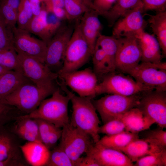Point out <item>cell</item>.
I'll list each match as a JSON object with an SVG mask.
<instances>
[{
  "label": "cell",
  "mask_w": 166,
  "mask_h": 166,
  "mask_svg": "<svg viewBox=\"0 0 166 166\" xmlns=\"http://www.w3.org/2000/svg\"><path fill=\"white\" fill-rule=\"evenodd\" d=\"M58 85L70 97L73 110L70 124L89 135L94 143H97L100 139V122L92 99L76 95L62 81L59 82Z\"/></svg>",
  "instance_id": "6da1fadb"
},
{
  "label": "cell",
  "mask_w": 166,
  "mask_h": 166,
  "mask_svg": "<svg viewBox=\"0 0 166 166\" xmlns=\"http://www.w3.org/2000/svg\"><path fill=\"white\" fill-rule=\"evenodd\" d=\"M51 95L43 100L35 110L26 115L44 120L61 128L70 122L68 106L70 97L67 93L63 95L58 88Z\"/></svg>",
  "instance_id": "7a4b0ae2"
},
{
  "label": "cell",
  "mask_w": 166,
  "mask_h": 166,
  "mask_svg": "<svg viewBox=\"0 0 166 166\" xmlns=\"http://www.w3.org/2000/svg\"><path fill=\"white\" fill-rule=\"evenodd\" d=\"M42 88L32 83L24 84L0 102L14 106L25 114L35 110L41 102L58 88Z\"/></svg>",
  "instance_id": "3957f363"
},
{
  "label": "cell",
  "mask_w": 166,
  "mask_h": 166,
  "mask_svg": "<svg viewBox=\"0 0 166 166\" xmlns=\"http://www.w3.org/2000/svg\"><path fill=\"white\" fill-rule=\"evenodd\" d=\"M92 55L89 46L81 33L77 19L66 49L62 67L57 74L78 70L88 61Z\"/></svg>",
  "instance_id": "277c9868"
},
{
  "label": "cell",
  "mask_w": 166,
  "mask_h": 166,
  "mask_svg": "<svg viewBox=\"0 0 166 166\" xmlns=\"http://www.w3.org/2000/svg\"><path fill=\"white\" fill-rule=\"evenodd\" d=\"M118 72L109 74L98 83L97 96L107 93L129 96L155 90L137 82L129 75Z\"/></svg>",
  "instance_id": "5b68a950"
},
{
  "label": "cell",
  "mask_w": 166,
  "mask_h": 166,
  "mask_svg": "<svg viewBox=\"0 0 166 166\" xmlns=\"http://www.w3.org/2000/svg\"><path fill=\"white\" fill-rule=\"evenodd\" d=\"M143 93L129 96L108 94L92 101L104 124L119 118L131 109L136 107Z\"/></svg>",
  "instance_id": "8992f818"
},
{
  "label": "cell",
  "mask_w": 166,
  "mask_h": 166,
  "mask_svg": "<svg viewBox=\"0 0 166 166\" xmlns=\"http://www.w3.org/2000/svg\"><path fill=\"white\" fill-rule=\"evenodd\" d=\"M62 130L58 145L67 154L75 166L76 162L81 156L86 153L94 143L89 135L70 122L62 127Z\"/></svg>",
  "instance_id": "52a82bcc"
},
{
  "label": "cell",
  "mask_w": 166,
  "mask_h": 166,
  "mask_svg": "<svg viewBox=\"0 0 166 166\" xmlns=\"http://www.w3.org/2000/svg\"><path fill=\"white\" fill-rule=\"evenodd\" d=\"M23 75L38 87L57 88L54 82L58 78L57 73L52 72L44 63L38 59L18 53Z\"/></svg>",
  "instance_id": "ba28073f"
},
{
  "label": "cell",
  "mask_w": 166,
  "mask_h": 166,
  "mask_svg": "<svg viewBox=\"0 0 166 166\" xmlns=\"http://www.w3.org/2000/svg\"><path fill=\"white\" fill-rule=\"evenodd\" d=\"M58 75V78L78 96L92 99L97 96L96 89L99 83L98 80L91 68Z\"/></svg>",
  "instance_id": "9c48e42d"
},
{
  "label": "cell",
  "mask_w": 166,
  "mask_h": 166,
  "mask_svg": "<svg viewBox=\"0 0 166 166\" xmlns=\"http://www.w3.org/2000/svg\"><path fill=\"white\" fill-rule=\"evenodd\" d=\"M74 28L61 26L47 45L44 64L54 73H57L62 67L66 49Z\"/></svg>",
  "instance_id": "30bf717a"
},
{
  "label": "cell",
  "mask_w": 166,
  "mask_h": 166,
  "mask_svg": "<svg viewBox=\"0 0 166 166\" xmlns=\"http://www.w3.org/2000/svg\"><path fill=\"white\" fill-rule=\"evenodd\" d=\"M137 82L155 90L166 91V63L141 62L128 74Z\"/></svg>",
  "instance_id": "8fae6325"
},
{
  "label": "cell",
  "mask_w": 166,
  "mask_h": 166,
  "mask_svg": "<svg viewBox=\"0 0 166 166\" xmlns=\"http://www.w3.org/2000/svg\"><path fill=\"white\" fill-rule=\"evenodd\" d=\"M118 46L115 59L116 70L128 74L141 61L142 54L135 35L118 38Z\"/></svg>",
  "instance_id": "7c38bea8"
},
{
  "label": "cell",
  "mask_w": 166,
  "mask_h": 166,
  "mask_svg": "<svg viewBox=\"0 0 166 166\" xmlns=\"http://www.w3.org/2000/svg\"><path fill=\"white\" fill-rule=\"evenodd\" d=\"M160 128H166V92L153 90L144 93L136 107Z\"/></svg>",
  "instance_id": "4fadbf2b"
},
{
  "label": "cell",
  "mask_w": 166,
  "mask_h": 166,
  "mask_svg": "<svg viewBox=\"0 0 166 166\" xmlns=\"http://www.w3.org/2000/svg\"><path fill=\"white\" fill-rule=\"evenodd\" d=\"M13 31L14 46L17 52L34 58L44 63L46 44L31 36L27 30L15 27Z\"/></svg>",
  "instance_id": "5bb4252c"
},
{
  "label": "cell",
  "mask_w": 166,
  "mask_h": 166,
  "mask_svg": "<svg viewBox=\"0 0 166 166\" xmlns=\"http://www.w3.org/2000/svg\"><path fill=\"white\" fill-rule=\"evenodd\" d=\"M141 0L133 8L114 24L112 36L117 38L129 35H136L144 30L145 21Z\"/></svg>",
  "instance_id": "9a60e30c"
},
{
  "label": "cell",
  "mask_w": 166,
  "mask_h": 166,
  "mask_svg": "<svg viewBox=\"0 0 166 166\" xmlns=\"http://www.w3.org/2000/svg\"><path fill=\"white\" fill-rule=\"evenodd\" d=\"M93 157L100 166H132L133 163L121 151L94 143L86 153Z\"/></svg>",
  "instance_id": "2e32d148"
},
{
  "label": "cell",
  "mask_w": 166,
  "mask_h": 166,
  "mask_svg": "<svg viewBox=\"0 0 166 166\" xmlns=\"http://www.w3.org/2000/svg\"><path fill=\"white\" fill-rule=\"evenodd\" d=\"M99 16L95 10H90L85 13L79 20L81 33L88 43L92 54L102 29Z\"/></svg>",
  "instance_id": "e0dca14e"
},
{
  "label": "cell",
  "mask_w": 166,
  "mask_h": 166,
  "mask_svg": "<svg viewBox=\"0 0 166 166\" xmlns=\"http://www.w3.org/2000/svg\"><path fill=\"white\" fill-rule=\"evenodd\" d=\"M18 137L10 128L0 126V160L23 161Z\"/></svg>",
  "instance_id": "ac0fdd59"
},
{
  "label": "cell",
  "mask_w": 166,
  "mask_h": 166,
  "mask_svg": "<svg viewBox=\"0 0 166 166\" xmlns=\"http://www.w3.org/2000/svg\"><path fill=\"white\" fill-rule=\"evenodd\" d=\"M135 36L141 50L142 62L156 63L162 61L163 56L159 42L154 36L143 30Z\"/></svg>",
  "instance_id": "d6986e66"
},
{
  "label": "cell",
  "mask_w": 166,
  "mask_h": 166,
  "mask_svg": "<svg viewBox=\"0 0 166 166\" xmlns=\"http://www.w3.org/2000/svg\"><path fill=\"white\" fill-rule=\"evenodd\" d=\"M13 122L10 129L18 138L28 142H41L38 124L35 119L25 114L20 116Z\"/></svg>",
  "instance_id": "ffe728a7"
},
{
  "label": "cell",
  "mask_w": 166,
  "mask_h": 166,
  "mask_svg": "<svg viewBox=\"0 0 166 166\" xmlns=\"http://www.w3.org/2000/svg\"><path fill=\"white\" fill-rule=\"evenodd\" d=\"M124 123L125 130L133 133L148 130L154 122L136 107L131 109L119 118Z\"/></svg>",
  "instance_id": "44dd1931"
},
{
  "label": "cell",
  "mask_w": 166,
  "mask_h": 166,
  "mask_svg": "<svg viewBox=\"0 0 166 166\" xmlns=\"http://www.w3.org/2000/svg\"><path fill=\"white\" fill-rule=\"evenodd\" d=\"M164 149L150 140L144 138L133 140L121 152L133 163L141 157L158 152Z\"/></svg>",
  "instance_id": "7402d4cb"
},
{
  "label": "cell",
  "mask_w": 166,
  "mask_h": 166,
  "mask_svg": "<svg viewBox=\"0 0 166 166\" xmlns=\"http://www.w3.org/2000/svg\"><path fill=\"white\" fill-rule=\"evenodd\" d=\"M22 153L26 161L33 166H45L50 150L42 142H28L20 145Z\"/></svg>",
  "instance_id": "603a6c76"
},
{
  "label": "cell",
  "mask_w": 166,
  "mask_h": 166,
  "mask_svg": "<svg viewBox=\"0 0 166 166\" xmlns=\"http://www.w3.org/2000/svg\"><path fill=\"white\" fill-rule=\"evenodd\" d=\"M32 83L22 73L8 70L0 76V102L22 85Z\"/></svg>",
  "instance_id": "cb8c5ba5"
},
{
  "label": "cell",
  "mask_w": 166,
  "mask_h": 166,
  "mask_svg": "<svg viewBox=\"0 0 166 166\" xmlns=\"http://www.w3.org/2000/svg\"><path fill=\"white\" fill-rule=\"evenodd\" d=\"M148 22L158 41L162 54L166 56V10L156 12L154 15L148 14Z\"/></svg>",
  "instance_id": "d4e9b609"
},
{
  "label": "cell",
  "mask_w": 166,
  "mask_h": 166,
  "mask_svg": "<svg viewBox=\"0 0 166 166\" xmlns=\"http://www.w3.org/2000/svg\"><path fill=\"white\" fill-rule=\"evenodd\" d=\"M138 138V133L124 131L113 135H106L97 143L105 147L121 152L130 143Z\"/></svg>",
  "instance_id": "484cf974"
},
{
  "label": "cell",
  "mask_w": 166,
  "mask_h": 166,
  "mask_svg": "<svg viewBox=\"0 0 166 166\" xmlns=\"http://www.w3.org/2000/svg\"><path fill=\"white\" fill-rule=\"evenodd\" d=\"M96 45L104 52L110 73L116 71L115 59L118 46V39L113 36L100 35Z\"/></svg>",
  "instance_id": "4316f807"
},
{
  "label": "cell",
  "mask_w": 166,
  "mask_h": 166,
  "mask_svg": "<svg viewBox=\"0 0 166 166\" xmlns=\"http://www.w3.org/2000/svg\"><path fill=\"white\" fill-rule=\"evenodd\" d=\"M47 14L44 4L42 3L41 12L39 15L33 17L27 30L39 37L47 45L51 39L47 30Z\"/></svg>",
  "instance_id": "83f0119b"
},
{
  "label": "cell",
  "mask_w": 166,
  "mask_h": 166,
  "mask_svg": "<svg viewBox=\"0 0 166 166\" xmlns=\"http://www.w3.org/2000/svg\"><path fill=\"white\" fill-rule=\"evenodd\" d=\"M141 0H117L111 8L103 16L109 26H112L118 19L134 7Z\"/></svg>",
  "instance_id": "f1b7e54d"
},
{
  "label": "cell",
  "mask_w": 166,
  "mask_h": 166,
  "mask_svg": "<svg viewBox=\"0 0 166 166\" xmlns=\"http://www.w3.org/2000/svg\"><path fill=\"white\" fill-rule=\"evenodd\" d=\"M92 57L93 70L98 80H101V81L104 77L110 73L106 56L102 49L96 45Z\"/></svg>",
  "instance_id": "f546056e"
},
{
  "label": "cell",
  "mask_w": 166,
  "mask_h": 166,
  "mask_svg": "<svg viewBox=\"0 0 166 166\" xmlns=\"http://www.w3.org/2000/svg\"><path fill=\"white\" fill-rule=\"evenodd\" d=\"M0 65L23 74L18 53L14 48L0 51Z\"/></svg>",
  "instance_id": "4dcf8cb0"
},
{
  "label": "cell",
  "mask_w": 166,
  "mask_h": 166,
  "mask_svg": "<svg viewBox=\"0 0 166 166\" xmlns=\"http://www.w3.org/2000/svg\"><path fill=\"white\" fill-rule=\"evenodd\" d=\"M64 8L67 20L69 21L77 19L85 13L92 10L77 0H64Z\"/></svg>",
  "instance_id": "1f68e13d"
},
{
  "label": "cell",
  "mask_w": 166,
  "mask_h": 166,
  "mask_svg": "<svg viewBox=\"0 0 166 166\" xmlns=\"http://www.w3.org/2000/svg\"><path fill=\"white\" fill-rule=\"evenodd\" d=\"M47 166H74L73 162L58 145L50 151Z\"/></svg>",
  "instance_id": "d6a6232c"
},
{
  "label": "cell",
  "mask_w": 166,
  "mask_h": 166,
  "mask_svg": "<svg viewBox=\"0 0 166 166\" xmlns=\"http://www.w3.org/2000/svg\"><path fill=\"white\" fill-rule=\"evenodd\" d=\"M135 166H166V149L141 157L135 162Z\"/></svg>",
  "instance_id": "836d02e7"
},
{
  "label": "cell",
  "mask_w": 166,
  "mask_h": 166,
  "mask_svg": "<svg viewBox=\"0 0 166 166\" xmlns=\"http://www.w3.org/2000/svg\"><path fill=\"white\" fill-rule=\"evenodd\" d=\"M24 115L15 107L0 102V126H5Z\"/></svg>",
  "instance_id": "e575fe53"
},
{
  "label": "cell",
  "mask_w": 166,
  "mask_h": 166,
  "mask_svg": "<svg viewBox=\"0 0 166 166\" xmlns=\"http://www.w3.org/2000/svg\"><path fill=\"white\" fill-rule=\"evenodd\" d=\"M13 48V29L6 24L0 16V51Z\"/></svg>",
  "instance_id": "d590c367"
},
{
  "label": "cell",
  "mask_w": 166,
  "mask_h": 166,
  "mask_svg": "<svg viewBox=\"0 0 166 166\" xmlns=\"http://www.w3.org/2000/svg\"><path fill=\"white\" fill-rule=\"evenodd\" d=\"M126 131L124 124L119 118L111 120L100 126V133L112 135Z\"/></svg>",
  "instance_id": "8d00e7d4"
},
{
  "label": "cell",
  "mask_w": 166,
  "mask_h": 166,
  "mask_svg": "<svg viewBox=\"0 0 166 166\" xmlns=\"http://www.w3.org/2000/svg\"><path fill=\"white\" fill-rule=\"evenodd\" d=\"M17 12L0 0V16L8 26L13 29L17 23Z\"/></svg>",
  "instance_id": "74e56055"
},
{
  "label": "cell",
  "mask_w": 166,
  "mask_h": 166,
  "mask_svg": "<svg viewBox=\"0 0 166 166\" xmlns=\"http://www.w3.org/2000/svg\"><path fill=\"white\" fill-rule=\"evenodd\" d=\"M144 138L148 139L164 149L166 148V131L161 128L146 131Z\"/></svg>",
  "instance_id": "f35d334b"
},
{
  "label": "cell",
  "mask_w": 166,
  "mask_h": 166,
  "mask_svg": "<svg viewBox=\"0 0 166 166\" xmlns=\"http://www.w3.org/2000/svg\"><path fill=\"white\" fill-rule=\"evenodd\" d=\"M36 119L38 124L39 134L41 141L46 146L48 135L50 131L56 126L44 120L40 119Z\"/></svg>",
  "instance_id": "ab89813d"
},
{
  "label": "cell",
  "mask_w": 166,
  "mask_h": 166,
  "mask_svg": "<svg viewBox=\"0 0 166 166\" xmlns=\"http://www.w3.org/2000/svg\"><path fill=\"white\" fill-rule=\"evenodd\" d=\"M144 12L154 10L156 12L166 10V0H141Z\"/></svg>",
  "instance_id": "60d3db41"
},
{
  "label": "cell",
  "mask_w": 166,
  "mask_h": 166,
  "mask_svg": "<svg viewBox=\"0 0 166 166\" xmlns=\"http://www.w3.org/2000/svg\"><path fill=\"white\" fill-rule=\"evenodd\" d=\"M117 0H94L93 9L99 15L104 16L112 7Z\"/></svg>",
  "instance_id": "b9f144b4"
},
{
  "label": "cell",
  "mask_w": 166,
  "mask_h": 166,
  "mask_svg": "<svg viewBox=\"0 0 166 166\" xmlns=\"http://www.w3.org/2000/svg\"><path fill=\"white\" fill-rule=\"evenodd\" d=\"M61 20L58 19L53 14L48 12L47 30L51 39L61 26Z\"/></svg>",
  "instance_id": "7bdbcfd3"
},
{
  "label": "cell",
  "mask_w": 166,
  "mask_h": 166,
  "mask_svg": "<svg viewBox=\"0 0 166 166\" xmlns=\"http://www.w3.org/2000/svg\"><path fill=\"white\" fill-rule=\"evenodd\" d=\"M61 128L54 127L49 133L47 138L46 147L50 150L53 148L58 140L60 139L62 134Z\"/></svg>",
  "instance_id": "ee69618b"
},
{
  "label": "cell",
  "mask_w": 166,
  "mask_h": 166,
  "mask_svg": "<svg viewBox=\"0 0 166 166\" xmlns=\"http://www.w3.org/2000/svg\"><path fill=\"white\" fill-rule=\"evenodd\" d=\"M30 22V20L26 12L22 8L19 7L17 20L18 28L27 30Z\"/></svg>",
  "instance_id": "f6af8a7d"
},
{
  "label": "cell",
  "mask_w": 166,
  "mask_h": 166,
  "mask_svg": "<svg viewBox=\"0 0 166 166\" xmlns=\"http://www.w3.org/2000/svg\"><path fill=\"white\" fill-rule=\"evenodd\" d=\"M45 6L48 12L53 14L59 19L61 21L67 20L66 14L64 8L45 5Z\"/></svg>",
  "instance_id": "bcb514c9"
},
{
  "label": "cell",
  "mask_w": 166,
  "mask_h": 166,
  "mask_svg": "<svg viewBox=\"0 0 166 166\" xmlns=\"http://www.w3.org/2000/svg\"><path fill=\"white\" fill-rule=\"evenodd\" d=\"M75 166H100L99 164L92 156L86 154L83 157H80L77 161Z\"/></svg>",
  "instance_id": "7dc6e473"
},
{
  "label": "cell",
  "mask_w": 166,
  "mask_h": 166,
  "mask_svg": "<svg viewBox=\"0 0 166 166\" xmlns=\"http://www.w3.org/2000/svg\"><path fill=\"white\" fill-rule=\"evenodd\" d=\"M34 16L39 15L42 9L41 0H29Z\"/></svg>",
  "instance_id": "c3c4849f"
},
{
  "label": "cell",
  "mask_w": 166,
  "mask_h": 166,
  "mask_svg": "<svg viewBox=\"0 0 166 166\" xmlns=\"http://www.w3.org/2000/svg\"><path fill=\"white\" fill-rule=\"evenodd\" d=\"M26 164L23 161L8 160L5 161L0 160V166H24Z\"/></svg>",
  "instance_id": "681fc988"
},
{
  "label": "cell",
  "mask_w": 166,
  "mask_h": 166,
  "mask_svg": "<svg viewBox=\"0 0 166 166\" xmlns=\"http://www.w3.org/2000/svg\"><path fill=\"white\" fill-rule=\"evenodd\" d=\"M43 2L45 6L64 7V0H46Z\"/></svg>",
  "instance_id": "f907efd6"
},
{
  "label": "cell",
  "mask_w": 166,
  "mask_h": 166,
  "mask_svg": "<svg viewBox=\"0 0 166 166\" xmlns=\"http://www.w3.org/2000/svg\"><path fill=\"white\" fill-rule=\"evenodd\" d=\"M18 12L21 0H1Z\"/></svg>",
  "instance_id": "816d5d0a"
},
{
  "label": "cell",
  "mask_w": 166,
  "mask_h": 166,
  "mask_svg": "<svg viewBox=\"0 0 166 166\" xmlns=\"http://www.w3.org/2000/svg\"><path fill=\"white\" fill-rule=\"evenodd\" d=\"M81 2L91 9L93 10V2L91 0H77Z\"/></svg>",
  "instance_id": "f5cc1de1"
},
{
  "label": "cell",
  "mask_w": 166,
  "mask_h": 166,
  "mask_svg": "<svg viewBox=\"0 0 166 166\" xmlns=\"http://www.w3.org/2000/svg\"><path fill=\"white\" fill-rule=\"evenodd\" d=\"M10 70H8L5 68L0 65V76L2 75L4 73L7 72V71Z\"/></svg>",
  "instance_id": "db71d44e"
},
{
  "label": "cell",
  "mask_w": 166,
  "mask_h": 166,
  "mask_svg": "<svg viewBox=\"0 0 166 166\" xmlns=\"http://www.w3.org/2000/svg\"><path fill=\"white\" fill-rule=\"evenodd\" d=\"M45 0H41V1L42 2H44V1H45Z\"/></svg>",
  "instance_id": "11a10c76"
},
{
  "label": "cell",
  "mask_w": 166,
  "mask_h": 166,
  "mask_svg": "<svg viewBox=\"0 0 166 166\" xmlns=\"http://www.w3.org/2000/svg\"><path fill=\"white\" fill-rule=\"evenodd\" d=\"M91 1H92L93 2V1H94V0H91Z\"/></svg>",
  "instance_id": "9f6ffc18"
}]
</instances>
